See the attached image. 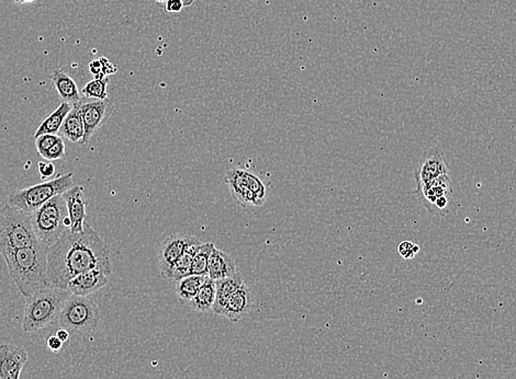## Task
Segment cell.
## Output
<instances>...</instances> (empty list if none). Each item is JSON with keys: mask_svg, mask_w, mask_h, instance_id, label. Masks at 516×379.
<instances>
[{"mask_svg": "<svg viewBox=\"0 0 516 379\" xmlns=\"http://www.w3.org/2000/svg\"><path fill=\"white\" fill-rule=\"evenodd\" d=\"M99 320V307L91 296L71 294L61 313L59 325L71 336H83L95 331Z\"/></svg>", "mask_w": 516, "mask_h": 379, "instance_id": "cell-7", "label": "cell"}, {"mask_svg": "<svg viewBox=\"0 0 516 379\" xmlns=\"http://www.w3.org/2000/svg\"><path fill=\"white\" fill-rule=\"evenodd\" d=\"M213 249L214 244H211V242H206V244L201 242L199 244L195 256H193L191 274L207 275L208 264H209L210 256H211Z\"/></svg>", "mask_w": 516, "mask_h": 379, "instance_id": "cell-25", "label": "cell"}, {"mask_svg": "<svg viewBox=\"0 0 516 379\" xmlns=\"http://www.w3.org/2000/svg\"><path fill=\"white\" fill-rule=\"evenodd\" d=\"M55 336H56V337L59 338V339H60L64 344L67 343V342L69 341V339H71V333H69L67 330L63 329V328H61L60 330H57Z\"/></svg>", "mask_w": 516, "mask_h": 379, "instance_id": "cell-35", "label": "cell"}, {"mask_svg": "<svg viewBox=\"0 0 516 379\" xmlns=\"http://www.w3.org/2000/svg\"><path fill=\"white\" fill-rule=\"evenodd\" d=\"M200 242L198 238L193 236L185 235V234H175L169 236L161 244L158 249V266H160L161 275L169 270L174 266L175 262L183 256L185 250L195 242Z\"/></svg>", "mask_w": 516, "mask_h": 379, "instance_id": "cell-11", "label": "cell"}, {"mask_svg": "<svg viewBox=\"0 0 516 379\" xmlns=\"http://www.w3.org/2000/svg\"><path fill=\"white\" fill-rule=\"evenodd\" d=\"M89 71H91V73L95 75V76H98V75L100 74H103L101 61H95V62L91 63V64L89 65Z\"/></svg>", "mask_w": 516, "mask_h": 379, "instance_id": "cell-34", "label": "cell"}, {"mask_svg": "<svg viewBox=\"0 0 516 379\" xmlns=\"http://www.w3.org/2000/svg\"><path fill=\"white\" fill-rule=\"evenodd\" d=\"M60 138V135H54V134H44V135L36 137V147L39 155L42 157Z\"/></svg>", "mask_w": 516, "mask_h": 379, "instance_id": "cell-28", "label": "cell"}, {"mask_svg": "<svg viewBox=\"0 0 516 379\" xmlns=\"http://www.w3.org/2000/svg\"><path fill=\"white\" fill-rule=\"evenodd\" d=\"M243 284H244V281H243V276L240 272L230 278L216 281L217 293H216V301L212 307V311L216 315H223L228 301L233 296L234 293L242 287Z\"/></svg>", "mask_w": 516, "mask_h": 379, "instance_id": "cell-18", "label": "cell"}, {"mask_svg": "<svg viewBox=\"0 0 516 379\" xmlns=\"http://www.w3.org/2000/svg\"><path fill=\"white\" fill-rule=\"evenodd\" d=\"M254 308V298L250 287L244 283L228 301L222 317L231 323H238L250 316Z\"/></svg>", "mask_w": 516, "mask_h": 379, "instance_id": "cell-15", "label": "cell"}, {"mask_svg": "<svg viewBox=\"0 0 516 379\" xmlns=\"http://www.w3.org/2000/svg\"><path fill=\"white\" fill-rule=\"evenodd\" d=\"M445 175H450L445 155L440 148H432L424 152L419 166L414 170V180L417 185L415 187H423Z\"/></svg>", "mask_w": 516, "mask_h": 379, "instance_id": "cell-10", "label": "cell"}, {"mask_svg": "<svg viewBox=\"0 0 516 379\" xmlns=\"http://www.w3.org/2000/svg\"><path fill=\"white\" fill-rule=\"evenodd\" d=\"M110 83L109 77L103 79H93L86 83L85 87L81 89V95L86 99L106 100L108 99V83Z\"/></svg>", "mask_w": 516, "mask_h": 379, "instance_id": "cell-26", "label": "cell"}, {"mask_svg": "<svg viewBox=\"0 0 516 379\" xmlns=\"http://www.w3.org/2000/svg\"><path fill=\"white\" fill-rule=\"evenodd\" d=\"M40 242L34 235L31 215L7 204L0 209V254L36 246Z\"/></svg>", "mask_w": 516, "mask_h": 379, "instance_id": "cell-4", "label": "cell"}, {"mask_svg": "<svg viewBox=\"0 0 516 379\" xmlns=\"http://www.w3.org/2000/svg\"><path fill=\"white\" fill-rule=\"evenodd\" d=\"M156 1L158 4L166 3V0H156Z\"/></svg>", "mask_w": 516, "mask_h": 379, "instance_id": "cell-38", "label": "cell"}, {"mask_svg": "<svg viewBox=\"0 0 516 379\" xmlns=\"http://www.w3.org/2000/svg\"><path fill=\"white\" fill-rule=\"evenodd\" d=\"M31 224L38 242L50 248L71 228V221L63 195H56L31 214Z\"/></svg>", "mask_w": 516, "mask_h": 379, "instance_id": "cell-5", "label": "cell"}, {"mask_svg": "<svg viewBox=\"0 0 516 379\" xmlns=\"http://www.w3.org/2000/svg\"><path fill=\"white\" fill-rule=\"evenodd\" d=\"M200 244L201 242H195L189 246L183 252V256L175 262L174 266L162 275L163 278L165 280L171 281V282H178L181 279L191 275L193 256H195Z\"/></svg>", "mask_w": 516, "mask_h": 379, "instance_id": "cell-21", "label": "cell"}, {"mask_svg": "<svg viewBox=\"0 0 516 379\" xmlns=\"http://www.w3.org/2000/svg\"><path fill=\"white\" fill-rule=\"evenodd\" d=\"M46 346H48L49 350L52 352H60L64 348V343L55 334L48 338Z\"/></svg>", "mask_w": 516, "mask_h": 379, "instance_id": "cell-32", "label": "cell"}, {"mask_svg": "<svg viewBox=\"0 0 516 379\" xmlns=\"http://www.w3.org/2000/svg\"><path fill=\"white\" fill-rule=\"evenodd\" d=\"M39 173L43 181H50L55 175V166L48 160L39 162Z\"/></svg>", "mask_w": 516, "mask_h": 379, "instance_id": "cell-31", "label": "cell"}, {"mask_svg": "<svg viewBox=\"0 0 516 379\" xmlns=\"http://www.w3.org/2000/svg\"><path fill=\"white\" fill-rule=\"evenodd\" d=\"M420 251V246L411 242H403L398 246V252L405 260H411Z\"/></svg>", "mask_w": 516, "mask_h": 379, "instance_id": "cell-30", "label": "cell"}, {"mask_svg": "<svg viewBox=\"0 0 516 379\" xmlns=\"http://www.w3.org/2000/svg\"><path fill=\"white\" fill-rule=\"evenodd\" d=\"M248 180L251 191H252L253 194H254V207H262L263 204L266 202L267 197H268L266 187H265L264 183L262 182V180H260L258 177L255 176L253 173L248 172Z\"/></svg>", "mask_w": 516, "mask_h": 379, "instance_id": "cell-27", "label": "cell"}, {"mask_svg": "<svg viewBox=\"0 0 516 379\" xmlns=\"http://www.w3.org/2000/svg\"><path fill=\"white\" fill-rule=\"evenodd\" d=\"M28 360V353L22 346L12 344L0 346V379H19Z\"/></svg>", "mask_w": 516, "mask_h": 379, "instance_id": "cell-12", "label": "cell"}, {"mask_svg": "<svg viewBox=\"0 0 516 379\" xmlns=\"http://www.w3.org/2000/svg\"><path fill=\"white\" fill-rule=\"evenodd\" d=\"M226 182L228 183L232 197L242 207H254V194L250 189L248 171L231 169L226 172Z\"/></svg>", "mask_w": 516, "mask_h": 379, "instance_id": "cell-16", "label": "cell"}, {"mask_svg": "<svg viewBox=\"0 0 516 379\" xmlns=\"http://www.w3.org/2000/svg\"><path fill=\"white\" fill-rule=\"evenodd\" d=\"M73 172L66 173L40 185L14 191L8 197V204L26 214H34L56 195L64 194L74 187Z\"/></svg>", "mask_w": 516, "mask_h": 379, "instance_id": "cell-6", "label": "cell"}, {"mask_svg": "<svg viewBox=\"0 0 516 379\" xmlns=\"http://www.w3.org/2000/svg\"><path fill=\"white\" fill-rule=\"evenodd\" d=\"M236 273L238 270L234 259L223 250L217 249L214 246L208 264V278L216 282L233 276Z\"/></svg>", "mask_w": 516, "mask_h": 379, "instance_id": "cell-17", "label": "cell"}, {"mask_svg": "<svg viewBox=\"0 0 516 379\" xmlns=\"http://www.w3.org/2000/svg\"><path fill=\"white\" fill-rule=\"evenodd\" d=\"M183 4L181 0H166L165 9L168 14H179L183 10Z\"/></svg>", "mask_w": 516, "mask_h": 379, "instance_id": "cell-33", "label": "cell"}, {"mask_svg": "<svg viewBox=\"0 0 516 379\" xmlns=\"http://www.w3.org/2000/svg\"><path fill=\"white\" fill-rule=\"evenodd\" d=\"M216 293H217L216 282L208 278L205 284L201 286V289L198 291L197 294L188 303L198 313H207L213 307L214 301H216Z\"/></svg>", "mask_w": 516, "mask_h": 379, "instance_id": "cell-23", "label": "cell"}, {"mask_svg": "<svg viewBox=\"0 0 516 379\" xmlns=\"http://www.w3.org/2000/svg\"><path fill=\"white\" fill-rule=\"evenodd\" d=\"M181 1H183V7H189L195 3V0H181Z\"/></svg>", "mask_w": 516, "mask_h": 379, "instance_id": "cell-36", "label": "cell"}, {"mask_svg": "<svg viewBox=\"0 0 516 379\" xmlns=\"http://www.w3.org/2000/svg\"><path fill=\"white\" fill-rule=\"evenodd\" d=\"M107 271L112 264L103 238L88 224L81 232H66L48 250V278L53 286L67 289L69 281L86 271Z\"/></svg>", "mask_w": 516, "mask_h": 379, "instance_id": "cell-1", "label": "cell"}, {"mask_svg": "<svg viewBox=\"0 0 516 379\" xmlns=\"http://www.w3.org/2000/svg\"><path fill=\"white\" fill-rule=\"evenodd\" d=\"M51 81H52L54 88L56 89L57 93H59L63 102H66L71 107L79 105L81 100L83 99V95L79 93L74 79L71 78L62 69H54L53 71Z\"/></svg>", "mask_w": 516, "mask_h": 379, "instance_id": "cell-19", "label": "cell"}, {"mask_svg": "<svg viewBox=\"0 0 516 379\" xmlns=\"http://www.w3.org/2000/svg\"><path fill=\"white\" fill-rule=\"evenodd\" d=\"M207 280L208 275L206 274H191L186 276V278L181 279L178 282H176L177 296L181 301H188L189 303Z\"/></svg>", "mask_w": 516, "mask_h": 379, "instance_id": "cell-24", "label": "cell"}, {"mask_svg": "<svg viewBox=\"0 0 516 379\" xmlns=\"http://www.w3.org/2000/svg\"><path fill=\"white\" fill-rule=\"evenodd\" d=\"M71 108L73 107L66 102H62L50 115L46 116V119L43 120L42 123L39 125L38 130L34 134V137H39V136L44 135V134L59 135L61 126H62L67 114L71 112Z\"/></svg>", "mask_w": 516, "mask_h": 379, "instance_id": "cell-22", "label": "cell"}, {"mask_svg": "<svg viewBox=\"0 0 516 379\" xmlns=\"http://www.w3.org/2000/svg\"><path fill=\"white\" fill-rule=\"evenodd\" d=\"M85 134L83 118L79 105L71 108V112L67 114L61 126L59 135L71 142H81Z\"/></svg>", "mask_w": 516, "mask_h": 379, "instance_id": "cell-20", "label": "cell"}, {"mask_svg": "<svg viewBox=\"0 0 516 379\" xmlns=\"http://www.w3.org/2000/svg\"><path fill=\"white\" fill-rule=\"evenodd\" d=\"M48 246L39 244L5 254L6 264L14 284L24 297L50 286L48 278Z\"/></svg>", "mask_w": 516, "mask_h": 379, "instance_id": "cell-2", "label": "cell"}, {"mask_svg": "<svg viewBox=\"0 0 516 379\" xmlns=\"http://www.w3.org/2000/svg\"><path fill=\"white\" fill-rule=\"evenodd\" d=\"M77 105L81 110L85 128V134L81 144L87 145L99 128L107 123L113 113L114 105L109 98L106 100H96L86 99L84 97Z\"/></svg>", "mask_w": 516, "mask_h": 379, "instance_id": "cell-9", "label": "cell"}, {"mask_svg": "<svg viewBox=\"0 0 516 379\" xmlns=\"http://www.w3.org/2000/svg\"><path fill=\"white\" fill-rule=\"evenodd\" d=\"M110 274L111 273L98 270V269L86 271V272L76 275L74 279H71L67 285V289L71 291V294L89 296L108 284Z\"/></svg>", "mask_w": 516, "mask_h": 379, "instance_id": "cell-14", "label": "cell"}, {"mask_svg": "<svg viewBox=\"0 0 516 379\" xmlns=\"http://www.w3.org/2000/svg\"><path fill=\"white\" fill-rule=\"evenodd\" d=\"M66 203L67 213H69V221H71V232H81L85 229L86 226V207H87V199L84 192V187L74 185L69 191L62 194Z\"/></svg>", "mask_w": 516, "mask_h": 379, "instance_id": "cell-13", "label": "cell"}, {"mask_svg": "<svg viewBox=\"0 0 516 379\" xmlns=\"http://www.w3.org/2000/svg\"><path fill=\"white\" fill-rule=\"evenodd\" d=\"M65 156V142L64 138L61 137L60 140H57L52 147L43 155L42 158L46 159L48 162H54V160H59L62 159Z\"/></svg>", "mask_w": 516, "mask_h": 379, "instance_id": "cell-29", "label": "cell"}, {"mask_svg": "<svg viewBox=\"0 0 516 379\" xmlns=\"http://www.w3.org/2000/svg\"><path fill=\"white\" fill-rule=\"evenodd\" d=\"M413 193L431 215L446 216L450 213L452 199V185L450 175L440 177L423 187H415Z\"/></svg>", "mask_w": 516, "mask_h": 379, "instance_id": "cell-8", "label": "cell"}, {"mask_svg": "<svg viewBox=\"0 0 516 379\" xmlns=\"http://www.w3.org/2000/svg\"><path fill=\"white\" fill-rule=\"evenodd\" d=\"M71 295L67 289L50 285L26 297L22 318L24 331L32 333L59 323L65 303Z\"/></svg>", "mask_w": 516, "mask_h": 379, "instance_id": "cell-3", "label": "cell"}, {"mask_svg": "<svg viewBox=\"0 0 516 379\" xmlns=\"http://www.w3.org/2000/svg\"><path fill=\"white\" fill-rule=\"evenodd\" d=\"M34 1H36V0H20V5H22V4L34 3Z\"/></svg>", "mask_w": 516, "mask_h": 379, "instance_id": "cell-37", "label": "cell"}]
</instances>
